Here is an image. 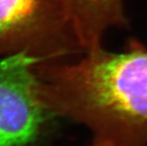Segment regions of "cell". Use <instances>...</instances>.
<instances>
[{
  "instance_id": "1",
  "label": "cell",
  "mask_w": 147,
  "mask_h": 146,
  "mask_svg": "<svg viewBox=\"0 0 147 146\" xmlns=\"http://www.w3.org/2000/svg\"><path fill=\"white\" fill-rule=\"evenodd\" d=\"M49 114L86 125L93 146H147V48L131 41L123 52L100 48L76 62L36 64Z\"/></svg>"
},
{
  "instance_id": "2",
  "label": "cell",
  "mask_w": 147,
  "mask_h": 146,
  "mask_svg": "<svg viewBox=\"0 0 147 146\" xmlns=\"http://www.w3.org/2000/svg\"><path fill=\"white\" fill-rule=\"evenodd\" d=\"M72 48L59 0H0V57L26 51L54 60Z\"/></svg>"
},
{
  "instance_id": "3",
  "label": "cell",
  "mask_w": 147,
  "mask_h": 146,
  "mask_svg": "<svg viewBox=\"0 0 147 146\" xmlns=\"http://www.w3.org/2000/svg\"><path fill=\"white\" fill-rule=\"evenodd\" d=\"M26 51L0 58V146H24L38 136L47 115L35 66Z\"/></svg>"
},
{
  "instance_id": "4",
  "label": "cell",
  "mask_w": 147,
  "mask_h": 146,
  "mask_svg": "<svg viewBox=\"0 0 147 146\" xmlns=\"http://www.w3.org/2000/svg\"><path fill=\"white\" fill-rule=\"evenodd\" d=\"M78 48L84 52L102 48L109 30L126 23L123 0H59Z\"/></svg>"
},
{
  "instance_id": "5",
  "label": "cell",
  "mask_w": 147,
  "mask_h": 146,
  "mask_svg": "<svg viewBox=\"0 0 147 146\" xmlns=\"http://www.w3.org/2000/svg\"><path fill=\"white\" fill-rule=\"evenodd\" d=\"M92 146H93V145H92Z\"/></svg>"
}]
</instances>
